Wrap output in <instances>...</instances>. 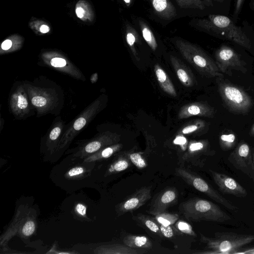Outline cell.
Masks as SVG:
<instances>
[{"label": "cell", "instance_id": "obj_49", "mask_svg": "<svg viewBox=\"0 0 254 254\" xmlns=\"http://www.w3.org/2000/svg\"><path fill=\"white\" fill-rule=\"evenodd\" d=\"M253 159L254 169V151L253 153Z\"/></svg>", "mask_w": 254, "mask_h": 254}, {"label": "cell", "instance_id": "obj_26", "mask_svg": "<svg viewBox=\"0 0 254 254\" xmlns=\"http://www.w3.org/2000/svg\"><path fill=\"white\" fill-rule=\"evenodd\" d=\"M156 75L163 88L170 94L175 96L176 92L173 85L168 79L166 73L160 68H156Z\"/></svg>", "mask_w": 254, "mask_h": 254}, {"label": "cell", "instance_id": "obj_24", "mask_svg": "<svg viewBox=\"0 0 254 254\" xmlns=\"http://www.w3.org/2000/svg\"><path fill=\"white\" fill-rule=\"evenodd\" d=\"M126 158L120 157L114 161L108 167L105 176L115 174L126 170L130 165V161Z\"/></svg>", "mask_w": 254, "mask_h": 254}, {"label": "cell", "instance_id": "obj_6", "mask_svg": "<svg viewBox=\"0 0 254 254\" xmlns=\"http://www.w3.org/2000/svg\"><path fill=\"white\" fill-rule=\"evenodd\" d=\"M68 157L72 163L66 164L65 167L62 163L60 165L63 167L60 170V182L64 184V187H81L82 183H86L84 180L91 176L93 168L96 165L94 163H88L82 159H78Z\"/></svg>", "mask_w": 254, "mask_h": 254}, {"label": "cell", "instance_id": "obj_39", "mask_svg": "<svg viewBox=\"0 0 254 254\" xmlns=\"http://www.w3.org/2000/svg\"><path fill=\"white\" fill-rule=\"evenodd\" d=\"M173 142L175 144L184 145L187 143V139L184 136H178L174 139Z\"/></svg>", "mask_w": 254, "mask_h": 254}, {"label": "cell", "instance_id": "obj_8", "mask_svg": "<svg viewBox=\"0 0 254 254\" xmlns=\"http://www.w3.org/2000/svg\"><path fill=\"white\" fill-rule=\"evenodd\" d=\"M219 89L222 99L231 111L244 114L251 108V98L243 90L225 82L220 83Z\"/></svg>", "mask_w": 254, "mask_h": 254}, {"label": "cell", "instance_id": "obj_19", "mask_svg": "<svg viewBox=\"0 0 254 254\" xmlns=\"http://www.w3.org/2000/svg\"><path fill=\"white\" fill-rule=\"evenodd\" d=\"M178 198L177 190L174 188H169L162 191L154 200L149 212L153 215L165 211L167 208L175 203Z\"/></svg>", "mask_w": 254, "mask_h": 254}, {"label": "cell", "instance_id": "obj_2", "mask_svg": "<svg viewBox=\"0 0 254 254\" xmlns=\"http://www.w3.org/2000/svg\"><path fill=\"white\" fill-rule=\"evenodd\" d=\"M181 210L190 221H208L223 223L231 217L215 203L201 198H194L180 205Z\"/></svg>", "mask_w": 254, "mask_h": 254}, {"label": "cell", "instance_id": "obj_44", "mask_svg": "<svg viewBox=\"0 0 254 254\" xmlns=\"http://www.w3.org/2000/svg\"><path fill=\"white\" fill-rule=\"evenodd\" d=\"M238 254H254V248L246 249L244 252H239Z\"/></svg>", "mask_w": 254, "mask_h": 254}, {"label": "cell", "instance_id": "obj_12", "mask_svg": "<svg viewBox=\"0 0 254 254\" xmlns=\"http://www.w3.org/2000/svg\"><path fill=\"white\" fill-rule=\"evenodd\" d=\"M30 100L23 84L14 86L9 98V107L14 116L23 119L30 112Z\"/></svg>", "mask_w": 254, "mask_h": 254}, {"label": "cell", "instance_id": "obj_28", "mask_svg": "<svg viewBox=\"0 0 254 254\" xmlns=\"http://www.w3.org/2000/svg\"><path fill=\"white\" fill-rule=\"evenodd\" d=\"M139 26L144 39L151 49L155 50L157 47V44L152 31L143 21H139Z\"/></svg>", "mask_w": 254, "mask_h": 254}, {"label": "cell", "instance_id": "obj_32", "mask_svg": "<svg viewBox=\"0 0 254 254\" xmlns=\"http://www.w3.org/2000/svg\"><path fill=\"white\" fill-rule=\"evenodd\" d=\"M129 159L137 168L143 169L146 167L147 163L138 153H132L129 155Z\"/></svg>", "mask_w": 254, "mask_h": 254}, {"label": "cell", "instance_id": "obj_40", "mask_svg": "<svg viewBox=\"0 0 254 254\" xmlns=\"http://www.w3.org/2000/svg\"><path fill=\"white\" fill-rule=\"evenodd\" d=\"M197 129V127L195 125H190L185 127L182 132L184 134L190 133L193 132Z\"/></svg>", "mask_w": 254, "mask_h": 254}, {"label": "cell", "instance_id": "obj_47", "mask_svg": "<svg viewBox=\"0 0 254 254\" xmlns=\"http://www.w3.org/2000/svg\"><path fill=\"white\" fill-rule=\"evenodd\" d=\"M250 135L252 136H254V124L253 125L249 133Z\"/></svg>", "mask_w": 254, "mask_h": 254}, {"label": "cell", "instance_id": "obj_9", "mask_svg": "<svg viewBox=\"0 0 254 254\" xmlns=\"http://www.w3.org/2000/svg\"><path fill=\"white\" fill-rule=\"evenodd\" d=\"M229 162L237 170H240L254 182V169L250 146L241 141L228 157Z\"/></svg>", "mask_w": 254, "mask_h": 254}, {"label": "cell", "instance_id": "obj_34", "mask_svg": "<svg viewBox=\"0 0 254 254\" xmlns=\"http://www.w3.org/2000/svg\"><path fill=\"white\" fill-rule=\"evenodd\" d=\"M173 225L165 226L159 224L160 231L163 237L166 238H171L174 236L176 229L174 226Z\"/></svg>", "mask_w": 254, "mask_h": 254}, {"label": "cell", "instance_id": "obj_36", "mask_svg": "<svg viewBox=\"0 0 254 254\" xmlns=\"http://www.w3.org/2000/svg\"><path fill=\"white\" fill-rule=\"evenodd\" d=\"M126 40L129 46L132 47L135 41V36L133 30L127 27L126 31Z\"/></svg>", "mask_w": 254, "mask_h": 254}, {"label": "cell", "instance_id": "obj_33", "mask_svg": "<svg viewBox=\"0 0 254 254\" xmlns=\"http://www.w3.org/2000/svg\"><path fill=\"white\" fill-rule=\"evenodd\" d=\"M36 224L32 219L27 220L21 228V234L25 237L31 236L35 231Z\"/></svg>", "mask_w": 254, "mask_h": 254}, {"label": "cell", "instance_id": "obj_38", "mask_svg": "<svg viewBox=\"0 0 254 254\" xmlns=\"http://www.w3.org/2000/svg\"><path fill=\"white\" fill-rule=\"evenodd\" d=\"M12 42L10 40L7 39L4 41L1 45V50L3 51H8L11 49Z\"/></svg>", "mask_w": 254, "mask_h": 254}, {"label": "cell", "instance_id": "obj_23", "mask_svg": "<svg viewBox=\"0 0 254 254\" xmlns=\"http://www.w3.org/2000/svg\"><path fill=\"white\" fill-rule=\"evenodd\" d=\"M124 244L127 246L136 249H150L152 248V243L146 237L128 235L123 239Z\"/></svg>", "mask_w": 254, "mask_h": 254}, {"label": "cell", "instance_id": "obj_48", "mask_svg": "<svg viewBox=\"0 0 254 254\" xmlns=\"http://www.w3.org/2000/svg\"><path fill=\"white\" fill-rule=\"evenodd\" d=\"M124 2L127 4V6H129L131 4L132 0H123Z\"/></svg>", "mask_w": 254, "mask_h": 254}, {"label": "cell", "instance_id": "obj_18", "mask_svg": "<svg viewBox=\"0 0 254 254\" xmlns=\"http://www.w3.org/2000/svg\"><path fill=\"white\" fill-rule=\"evenodd\" d=\"M214 150H210L208 144L199 141L192 143L189 147V153L185 155V162L194 166L202 167L206 162V157L215 154Z\"/></svg>", "mask_w": 254, "mask_h": 254}, {"label": "cell", "instance_id": "obj_46", "mask_svg": "<svg viewBox=\"0 0 254 254\" xmlns=\"http://www.w3.org/2000/svg\"><path fill=\"white\" fill-rule=\"evenodd\" d=\"M205 4L207 6H212L211 0H203Z\"/></svg>", "mask_w": 254, "mask_h": 254}, {"label": "cell", "instance_id": "obj_5", "mask_svg": "<svg viewBox=\"0 0 254 254\" xmlns=\"http://www.w3.org/2000/svg\"><path fill=\"white\" fill-rule=\"evenodd\" d=\"M38 116L51 113L60 105L62 99L56 89L25 82L23 84Z\"/></svg>", "mask_w": 254, "mask_h": 254}, {"label": "cell", "instance_id": "obj_30", "mask_svg": "<svg viewBox=\"0 0 254 254\" xmlns=\"http://www.w3.org/2000/svg\"><path fill=\"white\" fill-rule=\"evenodd\" d=\"M178 5L183 8H193L203 10L205 4L201 0H175Z\"/></svg>", "mask_w": 254, "mask_h": 254}, {"label": "cell", "instance_id": "obj_22", "mask_svg": "<svg viewBox=\"0 0 254 254\" xmlns=\"http://www.w3.org/2000/svg\"><path fill=\"white\" fill-rule=\"evenodd\" d=\"M120 148L119 145L108 146L82 159L88 163H97L111 157Z\"/></svg>", "mask_w": 254, "mask_h": 254}, {"label": "cell", "instance_id": "obj_21", "mask_svg": "<svg viewBox=\"0 0 254 254\" xmlns=\"http://www.w3.org/2000/svg\"><path fill=\"white\" fill-rule=\"evenodd\" d=\"M99 253L111 254H142L147 253L146 249L130 248L125 244H115L101 247Z\"/></svg>", "mask_w": 254, "mask_h": 254}, {"label": "cell", "instance_id": "obj_10", "mask_svg": "<svg viewBox=\"0 0 254 254\" xmlns=\"http://www.w3.org/2000/svg\"><path fill=\"white\" fill-rule=\"evenodd\" d=\"M176 44L184 54L190 55L193 63L204 71L214 76H223L217 65L195 46L182 40H176Z\"/></svg>", "mask_w": 254, "mask_h": 254}, {"label": "cell", "instance_id": "obj_4", "mask_svg": "<svg viewBox=\"0 0 254 254\" xmlns=\"http://www.w3.org/2000/svg\"><path fill=\"white\" fill-rule=\"evenodd\" d=\"M99 98L88 106L79 116L71 123L64 130L58 147L51 158L58 159L67 148L73 139L95 117L101 109Z\"/></svg>", "mask_w": 254, "mask_h": 254}, {"label": "cell", "instance_id": "obj_1", "mask_svg": "<svg viewBox=\"0 0 254 254\" xmlns=\"http://www.w3.org/2000/svg\"><path fill=\"white\" fill-rule=\"evenodd\" d=\"M196 25L219 38L231 41L247 49L251 48V42L248 36L226 16L210 14L207 18L197 19Z\"/></svg>", "mask_w": 254, "mask_h": 254}, {"label": "cell", "instance_id": "obj_37", "mask_svg": "<svg viewBox=\"0 0 254 254\" xmlns=\"http://www.w3.org/2000/svg\"><path fill=\"white\" fill-rule=\"evenodd\" d=\"M177 75L179 79L183 83H185L188 81L189 77L186 72L183 69H179L177 71Z\"/></svg>", "mask_w": 254, "mask_h": 254}, {"label": "cell", "instance_id": "obj_31", "mask_svg": "<svg viewBox=\"0 0 254 254\" xmlns=\"http://www.w3.org/2000/svg\"><path fill=\"white\" fill-rule=\"evenodd\" d=\"M174 227L176 229L182 233L195 237L196 234L193 231L192 226L186 221L183 220H178L175 224Z\"/></svg>", "mask_w": 254, "mask_h": 254}, {"label": "cell", "instance_id": "obj_42", "mask_svg": "<svg viewBox=\"0 0 254 254\" xmlns=\"http://www.w3.org/2000/svg\"><path fill=\"white\" fill-rule=\"evenodd\" d=\"M77 16L79 18H82L84 15V10L81 7H78L75 10Z\"/></svg>", "mask_w": 254, "mask_h": 254}, {"label": "cell", "instance_id": "obj_17", "mask_svg": "<svg viewBox=\"0 0 254 254\" xmlns=\"http://www.w3.org/2000/svg\"><path fill=\"white\" fill-rule=\"evenodd\" d=\"M151 197V187H143L121 202L117 207L119 214L135 211L144 205Z\"/></svg>", "mask_w": 254, "mask_h": 254}, {"label": "cell", "instance_id": "obj_45", "mask_svg": "<svg viewBox=\"0 0 254 254\" xmlns=\"http://www.w3.org/2000/svg\"><path fill=\"white\" fill-rule=\"evenodd\" d=\"M97 78H98V75L96 73L92 74L90 77L91 82L92 83L96 82Z\"/></svg>", "mask_w": 254, "mask_h": 254}, {"label": "cell", "instance_id": "obj_41", "mask_svg": "<svg viewBox=\"0 0 254 254\" xmlns=\"http://www.w3.org/2000/svg\"><path fill=\"white\" fill-rule=\"evenodd\" d=\"M244 0H237L235 13L236 15L239 13Z\"/></svg>", "mask_w": 254, "mask_h": 254}, {"label": "cell", "instance_id": "obj_25", "mask_svg": "<svg viewBox=\"0 0 254 254\" xmlns=\"http://www.w3.org/2000/svg\"><path fill=\"white\" fill-rule=\"evenodd\" d=\"M135 218L136 220L140 222L150 231L157 234L160 237H163L160 231L159 224L154 218L143 214H138Z\"/></svg>", "mask_w": 254, "mask_h": 254}, {"label": "cell", "instance_id": "obj_50", "mask_svg": "<svg viewBox=\"0 0 254 254\" xmlns=\"http://www.w3.org/2000/svg\"><path fill=\"white\" fill-rule=\"evenodd\" d=\"M218 0L219 1H222L223 0Z\"/></svg>", "mask_w": 254, "mask_h": 254}, {"label": "cell", "instance_id": "obj_16", "mask_svg": "<svg viewBox=\"0 0 254 254\" xmlns=\"http://www.w3.org/2000/svg\"><path fill=\"white\" fill-rule=\"evenodd\" d=\"M65 126L61 117H57L49 129L43 147L44 154L48 159H51L54 154L64 131Z\"/></svg>", "mask_w": 254, "mask_h": 254}, {"label": "cell", "instance_id": "obj_43", "mask_svg": "<svg viewBox=\"0 0 254 254\" xmlns=\"http://www.w3.org/2000/svg\"><path fill=\"white\" fill-rule=\"evenodd\" d=\"M40 31L42 33H46L50 31V28L47 25L43 24L40 27Z\"/></svg>", "mask_w": 254, "mask_h": 254}, {"label": "cell", "instance_id": "obj_14", "mask_svg": "<svg viewBox=\"0 0 254 254\" xmlns=\"http://www.w3.org/2000/svg\"><path fill=\"white\" fill-rule=\"evenodd\" d=\"M43 61L45 65L74 78L83 81L85 80V76L81 71L67 59L64 57L48 54L43 56Z\"/></svg>", "mask_w": 254, "mask_h": 254}, {"label": "cell", "instance_id": "obj_20", "mask_svg": "<svg viewBox=\"0 0 254 254\" xmlns=\"http://www.w3.org/2000/svg\"><path fill=\"white\" fill-rule=\"evenodd\" d=\"M154 11L159 16L171 19L176 15V10L169 0H151Z\"/></svg>", "mask_w": 254, "mask_h": 254}, {"label": "cell", "instance_id": "obj_11", "mask_svg": "<svg viewBox=\"0 0 254 254\" xmlns=\"http://www.w3.org/2000/svg\"><path fill=\"white\" fill-rule=\"evenodd\" d=\"M217 66L222 73H227L232 69L245 72L244 62L237 52L231 47L222 45L215 53Z\"/></svg>", "mask_w": 254, "mask_h": 254}, {"label": "cell", "instance_id": "obj_27", "mask_svg": "<svg viewBox=\"0 0 254 254\" xmlns=\"http://www.w3.org/2000/svg\"><path fill=\"white\" fill-rule=\"evenodd\" d=\"M154 216V219L159 224L165 226L174 225L179 218L177 214L166 212L165 211Z\"/></svg>", "mask_w": 254, "mask_h": 254}, {"label": "cell", "instance_id": "obj_7", "mask_svg": "<svg viewBox=\"0 0 254 254\" xmlns=\"http://www.w3.org/2000/svg\"><path fill=\"white\" fill-rule=\"evenodd\" d=\"M176 172L177 176L182 178L188 184L205 194L216 202L229 209L235 210L237 209V207L230 201L221 195L218 191L197 174L183 167L177 168Z\"/></svg>", "mask_w": 254, "mask_h": 254}, {"label": "cell", "instance_id": "obj_29", "mask_svg": "<svg viewBox=\"0 0 254 254\" xmlns=\"http://www.w3.org/2000/svg\"><path fill=\"white\" fill-rule=\"evenodd\" d=\"M236 137L235 134H223L219 138V144L221 148L227 151L232 149L236 144Z\"/></svg>", "mask_w": 254, "mask_h": 254}, {"label": "cell", "instance_id": "obj_15", "mask_svg": "<svg viewBox=\"0 0 254 254\" xmlns=\"http://www.w3.org/2000/svg\"><path fill=\"white\" fill-rule=\"evenodd\" d=\"M213 179L221 191L238 197L248 195L247 190L234 178L223 173L210 170Z\"/></svg>", "mask_w": 254, "mask_h": 254}, {"label": "cell", "instance_id": "obj_35", "mask_svg": "<svg viewBox=\"0 0 254 254\" xmlns=\"http://www.w3.org/2000/svg\"><path fill=\"white\" fill-rule=\"evenodd\" d=\"M74 211L76 214L80 217L84 218L86 216V206L82 203H77L74 206Z\"/></svg>", "mask_w": 254, "mask_h": 254}, {"label": "cell", "instance_id": "obj_3", "mask_svg": "<svg viewBox=\"0 0 254 254\" xmlns=\"http://www.w3.org/2000/svg\"><path fill=\"white\" fill-rule=\"evenodd\" d=\"M201 242L211 254H235L243 247L254 241V235L235 232H216L213 237L200 234Z\"/></svg>", "mask_w": 254, "mask_h": 254}, {"label": "cell", "instance_id": "obj_13", "mask_svg": "<svg viewBox=\"0 0 254 254\" xmlns=\"http://www.w3.org/2000/svg\"><path fill=\"white\" fill-rule=\"evenodd\" d=\"M112 143L110 137L100 135L88 140L70 150L68 153V156L75 159H83L111 145Z\"/></svg>", "mask_w": 254, "mask_h": 254}]
</instances>
